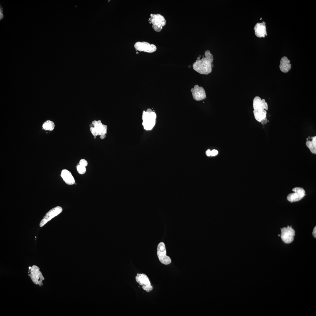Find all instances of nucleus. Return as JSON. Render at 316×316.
Here are the masks:
<instances>
[{"label": "nucleus", "mask_w": 316, "mask_h": 316, "mask_svg": "<svg viewBox=\"0 0 316 316\" xmlns=\"http://www.w3.org/2000/svg\"><path fill=\"white\" fill-rule=\"evenodd\" d=\"M253 112L255 119L259 122L266 118L267 111L265 110L259 111L253 110Z\"/></svg>", "instance_id": "obj_17"}, {"label": "nucleus", "mask_w": 316, "mask_h": 316, "mask_svg": "<svg viewBox=\"0 0 316 316\" xmlns=\"http://www.w3.org/2000/svg\"><path fill=\"white\" fill-rule=\"evenodd\" d=\"M61 176L65 182L69 185L74 184L75 183L74 178L71 173L67 169L63 170L61 172Z\"/></svg>", "instance_id": "obj_15"}, {"label": "nucleus", "mask_w": 316, "mask_h": 316, "mask_svg": "<svg viewBox=\"0 0 316 316\" xmlns=\"http://www.w3.org/2000/svg\"><path fill=\"white\" fill-rule=\"evenodd\" d=\"M134 46L136 50L149 53L154 52L157 49L155 45L145 42H138L135 43Z\"/></svg>", "instance_id": "obj_6"}, {"label": "nucleus", "mask_w": 316, "mask_h": 316, "mask_svg": "<svg viewBox=\"0 0 316 316\" xmlns=\"http://www.w3.org/2000/svg\"><path fill=\"white\" fill-rule=\"evenodd\" d=\"M206 155L208 156H210L211 155V151L210 150H208L206 152Z\"/></svg>", "instance_id": "obj_29"}, {"label": "nucleus", "mask_w": 316, "mask_h": 316, "mask_svg": "<svg viewBox=\"0 0 316 316\" xmlns=\"http://www.w3.org/2000/svg\"><path fill=\"white\" fill-rule=\"evenodd\" d=\"M62 210V208L59 206L56 207L49 210L46 213L40 221V227L43 226L48 221L61 213Z\"/></svg>", "instance_id": "obj_4"}, {"label": "nucleus", "mask_w": 316, "mask_h": 316, "mask_svg": "<svg viewBox=\"0 0 316 316\" xmlns=\"http://www.w3.org/2000/svg\"><path fill=\"white\" fill-rule=\"evenodd\" d=\"M79 164L86 167L88 164V162L85 159H83L80 160Z\"/></svg>", "instance_id": "obj_22"}, {"label": "nucleus", "mask_w": 316, "mask_h": 316, "mask_svg": "<svg viewBox=\"0 0 316 316\" xmlns=\"http://www.w3.org/2000/svg\"><path fill=\"white\" fill-rule=\"evenodd\" d=\"M254 29L255 34L258 37H264L267 35L266 25L264 22L257 23L255 25Z\"/></svg>", "instance_id": "obj_12"}, {"label": "nucleus", "mask_w": 316, "mask_h": 316, "mask_svg": "<svg viewBox=\"0 0 316 316\" xmlns=\"http://www.w3.org/2000/svg\"><path fill=\"white\" fill-rule=\"evenodd\" d=\"M90 130L92 134L95 138L97 135H98L94 127H91Z\"/></svg>", "instance_id": "obj_23"}, {"label": "nucleus", "mask_w": 316, "mask_h": 316, "mask_svg": "<svg viewBox=\"0 0 316 316\" xmlns=\"http://www.w3.org/2000/svg\"><path fill=\"white\" fill-rule=\"evenodd\" d=\"M135 278L137 283L141 286L151 285L149 278L144 273H137Z\"/></svg>", "instance_id": "obj_16"}, {"label": "nucleus", "mask_w": 316, "mask_h": 316, "mask_svg": "<svg viewBox=\"0 0 316 316\" xmlns=\"http://www.w3.org/2000/svg\"><path fill=\"white\" fill-rule=\"evenodd\" d=\"M291 227V226L281 229V237L283 241L285 243H290L294 240L295 231Z\"/></svg>", "instance_id": "obj_5"}, {"label": "nucleus", "mask_w": 316, "mask_h": 316, "mask_svg": "<svg viewBox=\"0 0 316 316\" xmlns=\"http://www.w3.org/2000/svg\"><path fill=\"white\" fill-rule=\"evenodd\" d=\"M312 142L314 145V146L316 147V136H315L312 137Z\"/></svg>", "instance_id": "obj_25"}, {"label": "nucleus", "mask_w": 316, "mask_h": 316, "mask_svg": "<svg viewBox=\"0 0 316 316\" xmlns=\"http://www.w3.org/2000/svg\"><path fill=\"white\" fill-rule=\"evenodd\" d=\"M313 236L314 238H316V226L314 227L313 229V231L312 233Z\"/></svg>", "instance_id": "obj_27"}, {"label": "nucleus", "mask_w": 316, "mask_h": 316, "mask_svg": "<svg viewBox=\"0 0 316 316\" xmlns=\"http://www.w3.org/2000/svg\"><path fill=\"white\" fill-rule=\"evenodd\" d=\"M149 19L150 22L152 25V27L156 32L161 31L163 27L166 24V21L164 17L159 14H152L150 15Z\"/></svg>", "instance_id": "obj_2"}, {"label": "nucleus", "mask_w": 316, "mask_h": 316, "mask_svg": "<svg viewBox=\"0 0 316 316\" xmlns=\"http://www.w3.org/2000/svg\"><path fill=\"white\" fill-rule=\"evenodd\" d=\"M218 153V151L215 150H213L211 151V155L212 156H215Z\"/></svg>", "instance_id": "obj_26"}, {"label": "nucleus", "mask_w": 316, "mask_h": 316, "mask_svg": "<svg viewBox=\"0 0 316 316\" xmlns=\"http://www.w3.org/2000/svg\"><path fill=\"white\" fill-rule=\"evenodd\" d=\"M290 62L287 57L284 56L281 58L279 65L280 69L281 72L286 73L289 71L291 67Z\"/></svg>", "instance_id": "obj_14"}, {"label": "nucleus", "mask_w": 316, "mask_h": 316, "mask_svg": "<svg viewBox=\"0 0 316 316\" xmlns=\"http://www.w3.org/2000/svg\"><path fill=\"white\" fill-rule=\"evenodd\" d=\"M76 169L78 172L80 174H83L86 172V169L85 167L79 164L77 166Z\"/></svg>", "instance_id": "obj_20"}, {"label": "nucleus", "mask_w": 316, "mask_h": 316, "mask_svg": "<svg viewBox=\"0 0 316 316\" xmlns=\"http://www.w3.org/2000/svg\"><path fill=\"white\" fill-rule=\"evenodd\" d=\"M31 268V267H29V269H30Z\"/></svg>", "instance_id": "obj_30"}, {"label": "nucleus", "mask_w": 316, "mask_h": 316, "mask_svg": "<svg viewBox=\"0 0 316 316\" xmlns=\"http://www.w3.org/2000/svg\"><path fill=\"white\" fill-rule=\"evenodd\" d=\"M142 288L147 292H149L153 289V287L151 285H143L142 286Z\"/></svg>", "instance_id": "obj_21"}, {"label": "nucleus", "mask_w": 316, "mask_h": 316, "mask_svg": "<svg viewBox=\"0 0 316 316\" xmlns=\"http://www.w3.org/2000/svg\"><path fill=\"white\" fill-rule=\"evenodd\" d=\"M306 145L312 153L315 154L316 153V147L313 145L311 141L307 140L306 142Z\"/></svg>", "instance_id": "obj_19"}, {"label": "nucleus", "mask_w": 316, "mask_h": 316, "mask_svg": "<svg viewBox=\"0 0 316 316\" xmlns=\"http://www.w3.org/2000/svg\"><path fill=\"white\" fill-rule=\"evenodd\" d=\"M157 254L159 260L162 264L167 265L171 263L170 257L166 255L165 246L163 242H161L158 244Z\"/></svg>", "instance_id": "obj_3"}, {"label": "nucleus", "mask_w": 316, "mask_h": 316, "mask_svg": "<svg viewBox=\"0 0 316 316\" xmlns=\"http://www.w3.org/2000/svg\"><path fill=\"white\" fill-rule=\"evenodd\" d=\"M156 114L150 109H147L146 111H143L142 114L143 122H148L155 121Z\"/></svg>", "instance_id": "obj_13"}, {"label": "nucleus", "mask_w": 316, "mask_h": 316, "mask_svg": "<svg viewBox=\"0 0 316 316\" xmlns=\"http://www.w3.org/2000/svg\"><path fill=\"white\" fill-rule=\"evenodd\" d=\"M39 269H40L36 265H33L30 269V274H29V276H30L31 278L34 283L41 286L43 285V283L42 282L44 279Z\"/></svg>", "instance_id": "obj_7"}, {"label": "nucleus", "mask_w": 316, "mask_h": 316, "mask_svg": "<svg viewBox=\"0 0 316 316\" xmlns=\"http://www.w3.org/2000/svg\"><path fill=\"white\" fill-rule=\"evenodd\" d=\"M3 8L2 6L0 5V20H1L3 19L4 17V15L3 14Z\"/></svg>", "instance_id": "obj_24"}, {"label": "nucleus", "mask_w": 316, "mask_h": 316, "mask_svg": "<svg viewBox=\"0 0 316 316\" xmlns=\"http://www.w3.org/2000/svg\"><path fill=\"white\" fill-rule=\"evenodd\" d=\"M55 125L54 123L50 120H47L44 122L42 125L43 129L46 130L52 131L54 128Z\"/></svg>", "instance_id": "obj_18"}, {"label": "nucleus", "mask_w": 316, "mask_h": 316, "mask_svg": "<svg viewBox=\"0 0 316 316\" xmlns=\"http://www.w3.org/2000/svg\"><path fill=\"white\" fill-rule=\"evenodd\" d=\"M292 191L294 193L289 194L287 197V200L291 202L299 201L305 195V191L303 188L295 187Z\"/></svg>", "instance_id": "obj_8"}, {"label": "nucleus", "mask_w": 316, "mask_h": 316, "mask_svg": "<svg viewBox=\"0 0 316 316\" xmlns=\"http://www.w3.org/2000/svg\"><path fill=\"white\" fill-rule=\"evenodd\" d=\"M92 124L95 129L98 135H106L107 128V126L103 124L100 120L93 121Z\"/></svg>", "instance_id": "obj_11"}, {"label": "nucleus", "mask_w": 316, "mask_h": 316, "mask_svg": "<svg viewBox=\"0 0 316 316\" xmlns=\"http://www.w3.org/2000/svg\"><path fill=\"white\" fill-rule=\"evenodd\" d=\"M205 57L201 59L198 57L193 65V69L199 73L207 75L212 71L213 65V57L209 51L206 50L205 52Z\"/></svg>", "instance_id": "obj_1"}, {"label": "nucleus", "mask_w": 316, "mask_h": 316, "mask_svg": "<svg viewBox=\"0 0 316 316\" xmlns=\"http://www.w3.org/2000/svg\"><path fill=\"white\" fill-rule=\"evenodd\" d=\"M278 236H280V235H279V234H278Z\"/></svg>", "instance_id": "obj_31"}, {"label": "nucleus", "mask_w": 316, "mask_h": 316, "mask_svg": "<svg viewBox=\"0 0 316 316\" xmlns=\"http://www.w3.org/2000/svg\"><path fill=\"white\" fill-rule=\"evenodd\" d=\"M190 91L193 99L195 100L200 101L206 98V92L204 88L197 85H195L194 87L191 89Z\"/></svg>", "instance_id": "obj_9"}, {"label": "nucleus", "mask_w": 316, "mask_h": 316, "mask_svg": "<svg viewBox=\"0 0 316 316\" xmlns=\"http://www.w3.org/2000/svg\"><path fill=\"white\" fill-rule=\"evenodd\" d=\"M254 110L257 111L267 110L268 106L267 103L264 99H262L259 96H256L254 98L253 102Z\"/></svg>", "instance_id": "obj_10"}, {"label": "nucleus", "mask_w": 316, "mask_h": 316, "mask_svg": "<svg viewBox=\"0 0 316 316\" xmlns=\"http://www.w3.org/2000/svg\"><path fill=\"white\" fill-rule=\"evenodd\" d=\"M267 118H265L263 119H262V121H260V122L261 123H262V124H266V123H267Z\"/></svg>", "instance_id": "obj_28"}]
</instances>
